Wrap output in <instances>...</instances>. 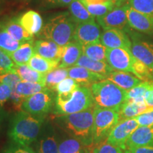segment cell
<instances>
[{
	"mask_svg": "<svg viewBox=\"0 0 153 153\" xmlns=\"http://www.w3.org/2000/svg\"><path fill=\"white\" fill-rule=\"evenodd\" d=\"M45 116H36L20 111L11 118L8 136L13 143L29 146L39 137Z\"/></svg>",
	"mask_w": 153,
	"mask_h": 153,
	"instance_id": "cell-1",
	"label": "cell"
},
{
	"mask_svg": "<svg viewBox=\"0 0 153 153\" xmlns=\"http://www.w3.org/2000/svg\"><path fill=\"white\" fill-rule=\"evenodd\" d=\"M94 107L76 113L58 116L57 121L72 137L79 140L86 146L93 144L92 129Z\"/></svg>",
	"mask_w": 153,
	"mask_h": 153,
	"instance_id": "cell-2",
	"label": "cell"
},
{
	"mask_svg": "<svg viewBox=\"0 0 153 153\" xmlns=\"http://www.w3.org/2000/svg\"><path fill=\"white\" fill-rule=\"evenodd\" d=\"M76 23L70 12H62L50 19L38 34L41 39H46L65 46L73 41Z\"/></svg>",
	"mask_w": 153,
	"mask_h": 153,
	"instance_id": "cell-3",
	"label": "cell"
},
{
	"mask_svg": "<svg viewBox=\"0 0 153 153\" xmlns=\"http://www.w3.org/2000/svg\"><path fill=\"white\" fill-rule=\"evenodd\" d=\"M90 89L95 106L100 108L118 111L120 106L128 101V91L108 79L92 84Z\"/></svg>",
	"mask_w": 153,
	"mask_h": 153,
	"instance_id": "cell-4",
	"label": "cell"
},
{
	"mask_svg": "<svg viewBox=\"0 0 153 153\" xmlns=\"http://www.w3.org/2000/svg\"><path fill=\"white\" fill-rule=\"evenodd\" d=\"M94 106L90 87L80 86L68 100L55 99V110L57 116H62L84 111Z\"/></svg>",
	"mask_w": 153,
	"mask_h": 153,
	"instance_id": "cell-5",
	"label": "cell"
},
{
	"mask_svg": "<svg viewBox=\"0 0 153 153\" xmlns=\"http://www.w3.org/2000/svg\"><path fill=\"white\" fill-rule=\"evenodd\" d=\"M118 122L119 114L118 111L95 106L92 129L93 144H97L106 140Z\"/></svg>",
	"mask_w": 153,
	"mask_h": 153,
	"instance_id": "cell-6",
	"label": "cell"
},
{
	"mask_svg": "<svg viewBox=\"0 0 153 153\" xmlns=\"http://www.w3.org/2000/svg\"><path fill=\"white\" fill-rule=\"evenodd\" d=\"M55 104L54 91L46 89L25 99L22 111L36 116H46Z\"/></svg>",
	"mask_w": 153,
	"mask_h": 153,
	"instance_id": "cell-7",
	"label": "cell"
},
{
	"mask_svg": "<svg viewBox=\"0 0 153 153\" xmlns=\"http://www.w3.org/2000/svg\"><path fill=\"white\" fill-rule=\"evenodd\" d=\"M136 58L131 52L123 48H107L106 62L114 70L131 72Z\"/></svg>",
	"mask_w": 153,
	"mask_h": 153,
	"instance_id": "cell-8",
	"label": "cell"
},
{
	"mask_svg": "<svg viewBox=\"0 0 153 153\" xmlns=\"http://www.w3.org/2000/svg\"><path fill=\"white\" fill-rule=\"evenodd\" d=\"M138 127V123L134 118L119 121L108 135L106 141L125 150L126 141Z\"/></svg>",
	"mask_w": 153,
	"mask_h": 153,
	"instance_id": "cell-9",
	"label": "cell"
},
{
	"mask_svg": "<svg viewBox=\"0 0 153 153\" xmlns=\"http://www.w3.org/2000/svg\"><path fill=\"white\" fill-rule=\"evenodd\" d=\"M97 21L104 30L118 29L124 31L129 26L126 5L116 7L104 16L97 18Z\"/></svg>",
	"mask_w": 153,
	"mask_h": 153,
	"instance_id": "cell-10",
	"label": "cell"
},
{
	"mask_svg": "<svg viewBox=\"0 0 153 153\" xmlns=\"http://www.w3.org/2000/svg\"><path fill=\"white\" fill-rule=\"evenodd\" d=\"M101 35L100 26L95 22L82 23L76 24L73 40L86 45L100 42Z\"/></svg>",
	"mask_w": 153,
	"mask_h": 153,
	"instance_id": "cell-11",
	"label": "cell"
},
{
	"mask_svg": "<svg viewBox=\"0 0 153 153\" xmlns=\"http://www.w3.org/2000/svg\"><path fill=\"white\" fill-rule=\"evenodd\" d=\"M126 11L129 26L153 36V17L139 12L130 5H126Z\"/></svg>",
	"mask_w": 153,
	"mask_h": 153,
	"instance_id": "cell-12",
	"label": "cell"
},
{
	"mask_svg": "<svg viewBox=\"0 0 153 153\" xmlns=\"http://www.w3.org/2000/svg\"><path fill=\"white\" fill-rule=\"evenodd\" d=\"M100 42L107 48H123L131 51V41L123 30H104L101 33Z\"/></svg>",
	"mask_w": 153,
	"mask_h": 153,
	"instance_id": "cell-13",
	"label": "cell"
},
{
	"mask_svg": "<svg viewBox=\"0 0 153 153\" xmlns=\"http://www.w3.org/2000/svg\"><path fill=\"white\" fill-rule=\"evenodd\" d=\"M34 151L36 153H59L58 141L51 126H47L44 131L41 130L36 140Z\"/></svg>",
	"mask_w": 153,
	"mask_h": 153,
	"instance_id": "cell-14",
	"label": "cell"
},
{
	"mask_svg": "<svg viewBox=\"0 0 153 153\" xmlns=\"http://www.w3.org/2000/svg\"><path fill=\"white\" fill-rule=\"evenodd\" d=\"M34 52L44 58L60 62L64 46H60L50 40L39 39L34 43Z\"/></svg>",
	"mask_w": 153,
	"mask_h": 153,
	"instance_id": "cell-15",
	"label": "cell"
},
{
	"mask_svg": "<svg viewBox=\"0 0 153 153\" xmlns=\"http://www.w3.org/2000/svg\"><path fill=\"white\" fill-rule=\"evenodd\" d=\"M131 52L137 60L153 68V44L148 41L133 38L131 41Z\"/></svg>",
	"mask_w": 153,
	"mask_h": 153,
	"instance_id": "cell-16",
	"label": "cell"
},
{
	"mask_svg": "<svg viewBox=\"0 0 153 153\" xmlns=\"http://www.w3.org/2000/svg\"><path fill=\"white\" fill-rule=\"evenodd\" d=\"M153 145V126H139L126 143V150Z\"/></svg>",
	"mask_w": 153,
	"mask_h": 153,
	"instance_id": "cell-17",
	"label": "cell"
},
{
	"mask_svg": "<svg viewBox=\"0 0 153 153\" xmlns=\"http://www.w3.org/2000/svg\"><path fill=\"white\" fill-rule=\"evenodd\" d=\"M68 77L75 80L81 86L85 87H91L92 84L106 79V76L80 66H72L68 68Z\"/></svg>",
	"mask_w": 153,
	"mask_h": 153,
	"instance_id": "cell-18",
	"label": "cell"
},
{
	"mask_svg": "<svg viewBox=\"0 0 153 153\" xmlns=\"http://www.w3.org/2000/svg\"><path fill=\"white\" fill-rule=\"evenodd\" d=\"M82 55L83 45L73 40L64 46V52L58 67L70 68L74 66Z\"/></svg>",
	"mask_w": 153,
	"mask_h": 153,
	"instance_id": "cell-19",
	"label": "cell"
},
{
	"mask_svg": "<svg viewBox=\"0 0 153 153\" xmlns=\"http://www.w3.org/2000/svg\"><path fill=\"white\" fill-rule=\"evenodd\" d=\"M107 79L126 91L131 90L143 82L133 73L116 70L111 72L109 75L107 76Z\"/></svg>",
	"mask_w": 153,
	"mask_h": 153,
	"instance_id": "cell-20",
	"label": "cell"
},
{
	"mask_svg": "<svg viewBox=\"0 0 153 153\" xmlns=\"http://www.w3.org/2000/svg\"><path fill=\"white\" fill-rule=\"evenodd\" d=\"M19 22L29 33L34 36L41 32L43 28V20L41 15L35 11H28L18 18Z\"/></svg>",
	"mask_w": 153,
	"mask_h": 153,
	"instance_id": "cell-21",
	"label": "cell"
},
{
	"mask_svg": "<svg viewBox=\"0 0 153 153\" xmlns=\"http://www.w3.org/2000/svg\"><path fill=\"white\" fill-rule=\"evenodd\" d=\"M11 37L20 43H24L26 41H33V36L30 35L26 30L19 22L18 18H14L9 20V22L1 25Z\"/></svg>",
	"mask_w": 153,
	"mask_h": 153,
	"instance_id": "cell-22",
	"label": "cell"
},
{
	"mask_svg": "<svg viewBox=\"0 0 153 153\" xmlns=\"http://www.w3.org/2000/svg\"><path fill=\"white\" fill-rule=\"evenodd\" d=\"M74 66L83 67L91 72L106 76V79L111 72L114 71L107 62L92 60L85 55H82L80 57Z\"/></svg>",
	"mask_w": 153,
	"mask_h": 153,
	"instance_id": "cell-23",
	"label": "cell"
},
{
	"mask_svg": "<svg viewBox=\"0 0 153 153\" xmlns=\"http://www.w3.org/2000/svg\"><path fill=\"white\" fill-rule=\"evenodd\" d=\"M149 108L145 102H137L133 101H127L120 106L118 110L119 121L134 118L135 116L148 111Z\"/></svg>",
	"mask_w": 153,
	"mask_h": 153,
	"instance_id": "cell-24",
	"label": "cell"
},
{
	"mask_svg": "<svg viewBox=\"0 0 153 153\" xmlns=\"http://www.w3.org/2000/svg\"><path fill=\"white\" fill-rule=\"evenodd\" d=\"M14 72L19 75L22 81L39 83L45 85L46 74L40 73L26 65H16Z\"/></svg>",
	"mask_w": 153,
	"mask_h": 153,
	"instance_id": "cell-25",
	"label": "cell"
},
{
	"mask_svg": "<svg viewBox=\"0 0 153 153\" xmlns=\"http://www.w3.org/2000/svg\"><path fill=\"white\" fill-rule=\"evenodd\" d=\"M69 11L76 24L95 22V17L89 12L85 6L79 0H73L69 5Z\"/></svg>",
	"mask_w": 153,
	"mask_h": 153,
	"instance_id": "cell-26",
	"label": "cell"
},
{
	"mask_svg": "<svg viewBox=\"0 0 153 153\" xmlns=\"http://www.w3.org/2000/svg\"><path fill=\"white\" fill-rule=\"evenodd\" d=\"M34 53L33 40L23 43L16 51L9 54V56L16 65H26Z\"/></svg>",
	"mask_w": 153,
	"mask_h": 153,
	"instance_id": "cell-27",
	"label": "cell"
},
{
	"mask_svg": "<svg viewBox=\"0 0 153 153\" xmlns=\"http://www.w3.org/2000/svg\"><path fill=\"white\" fill-rule=\"evenodd\" d=\"M28 65L40 73L48 74L53 71L60 65V62L57 60H51L44 58L39 55L34 53L30 60L28 61Z\"/></svg>",
	"mask_w": 153,
	"mask_h": 153,
	"instance_id": "cell-28",
	"label": "cell"
},
{
	"mask_svg": "<svg viewBox=\"0 0 153 153\" xmlns=\"http://www.w3.org/2000/svg\"><path fill=\"white\" fill-rule=\"evenodd\" d=\"M87 146L74 137H65L58 142L59 153H87Z\"/></svg>",
	"mask_w": 153,
	"mask_h": 153,
	"instance_id": "cell-29",
	"label": "cell"
},
{
	"mask_svg": "<svg viewBox=\"0 0 153 153\" xmlns=\"http://www.w3.org/2000/svg\"><path fill=\"white\" fill-rule=\"evenodd\" d=\"M107 48L101 42L83 45V55L97 61L106 62Z\"/></svg>",
	"mask_w": 153,
	"mask_h": 153,
	"instance_id": "cell-30",
	"label": "cell"
},
{
	"mask_svg": "<svg viewBox=\"0 0 153 153\" xmlns=\"http://www.w3.org/2000/svg\"><path fill=\"white\" fill-rule=\"evenodd\" d=\"M68 77V68L57 67L46 74L45 87L49 90L55 91L56 87L61 82Z\"/></svg>",
	"mask_w": 153,
	"mask_h": 153,
	"instance_id": "cell-31",
	"label": "cell"
},
{
	"mask_svg": "<svg viewBox=\"0 0 153 153\" xmlns=\"http://www.w3.org/2000/svg\"><path fill=\"white\" fill-rule=\"evenodd\" d=\"M47 88L45 85L33 82L21 81L14 90L16 91L19 94L24 97L25 99L28 98L30 96L35 94L42 91L45 90Z\"/></svg>",
	"mask_w": 153,
	"mask_h": 153,
	"instance_id": "cell-32",
	"label": "cell"
},
{
	"mask_svg": "<svg viewBox=\"0 0 153 153\" xmlns=\"http://www.w3.org/2000/svg\"><path fill=\"white\" fill-rule=\"evenodd\" d=\"M22 43L14 40L7 30L0 26V49L9 55L16 51Z\"/></svg>",
	"mask_w": 153,
	"mask_h": 153,
	"instance_id": "cell-33",
	"label": "cell"
},
{
	"mask_svg": "<svg viewBox=\"0 0 153 153\" xmlns=\"http://www.w3.org/2000/svg\"><path fill=\"white\" fill-rule=\"evenodd\" d=\"M152 81H143L140 85L128 91V101L145 102V95Z\"/></svg>",
	"mask_w": 153,
	"mask_h": 153,
	"instance_id": "cell-34",
	"label": "cell"
},
{
	"mask_svg": "<svg viewBox=\"0 0 153 153\" xmlns=\"http://www.w3.org/2000/svg\"><path fill=\"white\" fill-rule=\"evenodd\" d=\"M90 153H123V150L120 147L108 143L106 140L102 142L89 146Z\"/></svg>",
	"mask_w": 153,
	"mask_h": 153,
	"instance_id": "cell-35",
	"label": "cell"
},
{
	"mask_svg": "<svg viewBox=\"0 0 153 153\" xmlns=\"http://www.w3.org/2000/svg\"><path fill=\"white\" fill-rule=\"evenodd\" d=\"M81 85L78 82H76L75 80L70 77H68L57 86L55 91L57 94L69 96L71 95Z\"/></svg>",
	"mask_w": 153,
	"mask_h": 153,
	"instance_id": "cell-36",
	"label": "cell"
},
{
	"mask_svg": "<svg viewBox=\"0 0 153 153\" xmlns=\"http://www.w3.org/2000/svg\"><path fill=\"white\" fill-rule=\"evenodd\" d=\"M129 2L132 8L153 17V0H129Z\"/></svg>",
	"mask_w": 153,
	"mask_h": 153,
	"instance_id": "cell-37",
	"label": "cell"
},
{
	"mask_svg": "<svg viewBox=\"0 0 153 153\" xmlns=\"http://www.w3.org/2000/svg\"><path fill=\"white\" fill-rule=\"evenodd\" d=\"M16 64L13 62L9 55L0 49V75L7 72H14Z\"/></svg>",
	"mask_w": 153,
	"mask_h": 153,
	"instance_id": "cell-38",
	"label": "cell"
},
{
	"mask_svg": "<svg viewBox=\"0 0 153 153\" xmlns=\"http://www.w3.org/2000/svg\"><path fill=\"white\" fill-rule=\"evenodd\" d=\"M22 81L21 78L15 72H10L0 75V83L5 84L10 87L12 90L16 88V85Z\"/></svg>",
	"mask_w": 153,
	"mask_h": 153,
	"instance_id": "cell-39",
	"label": "cell"
},
{
	"mask_svg": "<svg viewBox=\"0 0 153 153\" xmlns=\"http://www.w3.org/2000/svg\"><path fill=\"white\" fill-rule=\"evenodd\" d=\"M139 126H153V110L148 111L134 118Z\"/></svg>",
	"mask_w": 153,
	"mask_h": 153,
	"instance_id": "cell-40",
	"label": "cell"
},
{
	"mask_svg": "<svg viewBox=\"0 0 153 153\" xmlns=\"http://www.w3.org/2000/svg\"><path fill=\"white\" fill-rule=\"evenodd\" d=\"M3 153H36L34 150L29 146H24L17 144H13L7 147Z\"/></svg>",
	"mask_w": 153,
	"mask_h": 153,
	"instance_id": "cell-41",
	"label": "cell"
},
{
	"mask_svg": "<svg viewBox=\"0 0 153 153\" xmlns=\"http://www.w3.org/2000/svg\"><path fill=\"white\" fill-rule=\"evenodd\" d=\"M12 89L8 85L5 84L0 83V107H1L7 102L9 99H10Z\"/></svg>",
	"mask_w": 153,
	"mask_h": 153,
	"instance_id": "cell-42",
	"label": "cell"
},
{
	"mask_svg": "<svg viewBox=\"0 0 153 153\" xmlns=\"http://www.w3.org/2000/svg\"><path fill=\"white\" fill-rule=\"evenodd\" d=\"M10 99L11 104H13V106H14L15 109L19 111H22V104L26 99L22 96L19 94L15 90H12V94H11Z\"/></svg>",
	"mask_w": 153,
	"mask_h": 153,
	"instance_id": "cell-43",
	"label": "cell"
},
{
	"mask_svg": "<svg viewBox=\"0 0 153 153\" xmlns=\"http://www.w3.org/2000/svg\"><path fill=\"white\" fill-rule=\"evenodd\" d=\"M145 103L149 110H153V82H151L150 87L145 95Z\"/></svg>",
	"mask_w": 153,
	"mask_h": 153,
	"instance_id": "cell-44",
	"label": "cell"
},
{
	"mask_svg": "<svg viewBox=\"0 0 153 153\" xmlns=\"http://www.w3.org/2000/svg\"><path fill=\"white\" fill-rule=\"evenodd\" d=\"M79 1L85 7H88V6H99L102 4H114L111 0H79Z\"/></svg>",
	"mask_w": 153,
	"mask_h": 153,
	"instance_id": "cell-45",
	"label": "cell"
},
{
	"mask_svg": "<svg viewBox=\"0 0 153 153\" xmlns=\"http://www.w3.org/2000/svg\"><path fill=\"white\" fill-rule=\"evenodd\" d=\"M131 153H153V145L128 149Z\"/></svg>",
	"mask_w": 153,
	"mask_h": 153,
	"instance_id": "cell-46",
	"label": "cell"
},
{
	"mask_svg": "<svg viewBox=\"0 0 153 153\" xmlns=\"http://www.w3.org/2000/svg\"><path fill=\"white\" fill-rule=\"evenodd\" d=\"M73 0H48L50 3L53 4L62 6V7H65V6H69L71 4Z\"/></svg>",
	"mask_w": 153,
	"mask_h": 153,
	"instance_id": "cell-47",
	"label": "cell"
},
{
	"mask_svg": "<svg viewBox=\"0 0 153 153\" xmlns=\"http://www.w3.org/2000/svg\"><path fill=\"white\" fill-rule=\"evenodd\" d=\"M111 1L116 7H120V6H122V4H123L124 0H111Z\"/></svg>",
	"mask_w": 153,
	"mask_h": 153,
	"instance_id": "cell-48",
	"label": "cell"
},
{
	"mask_svg": "<svg viewBox=\"0 0 153 153\" xmlns=\"http://www.w3.org/2000/svg\"><path fill=\"white\" fill-rule=\"evenodd\" d=\"M123 153H131V151H130L129 150H123Z\"/></svg>",
	"mask_w": 153,
	"mask_h": 153,
	"instance_id": "cell-49",
	"label": "cell"
},
{
	"mask_svg": "<svg viewBox=\"0 0 153 153\" xmlns=\"http://www.w3.org/2000/svg\"><path fill=\"white\" fill-rule=\"evenodd\" d=\"M151 71H152V81L153 82V68L151 69Z\"/></svg>",
	"mask_w": 153,
	"mask_h": 153,
	"instance_id": "cell-50",
	"label": "cell"
},
{
	"mask_svg": "<svg viewBox=\"0 0 153 153\" xmlns=\"http://www.w3.org/2000/svg\"><path fill=\"white\" fill-rule=\"evenodd\" d=\"M0 121H1V109H0Z\"/></svg>",
	"mask_w": 153,
	"mask_h": 153,
	"instance_id": "cell-51",
	"label": "cell"
}]
</instances>
